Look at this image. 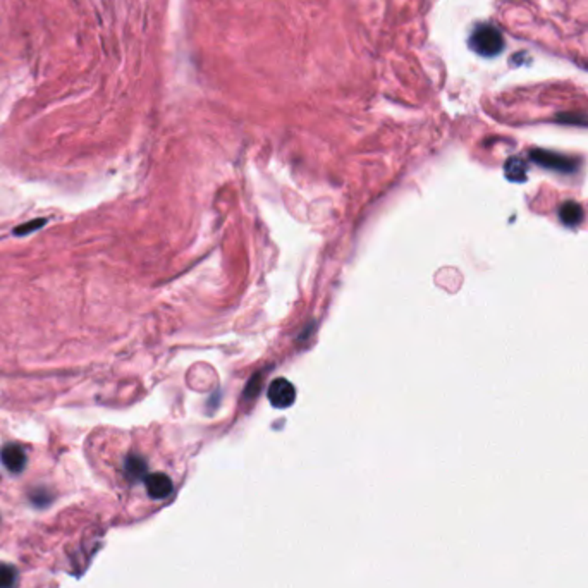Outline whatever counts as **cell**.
I'll return each mask as SVG.
<instances>
[{
	"label": "cell",
	"instance_id": "obj_1",
	"mask_svg": "<svg viewBox=\"0 0 588 588\" xmlns=\"http://www.w3.org/2000/svg\"><path fill=\"white\" fill-rule=\"evenodd\" d=\"M504 47L503 33L492 24H478L470 35V48L482 57H497Z\"/></svg>",
	"mask_w": 588,
	"mask_h": 588
},
{
	"label": "cell",
	"instance_id": "obj_2",
	"mask_svg": "<svg viewBox=\"0 0 588 588\" xmlns=\"http://www.w3.org/2000/svg\"><path fill=\"white\" fill-rule=\"evenodd\" d=\"M530 157H532L533 162L540 165V167L550 169V171L562 172V174L577 172V169L579 165L577 159H571V157H566L557 152L542 150V148H535V150L530 152Z\"/></svg>",
	"mask_w": 588,
	"mask_h": 588
},
{
	"label": "cell",
	"instance_id": "obj_3",
	"mask_svg": "<svg viewBox=\"0 0 588 588\" xmlns=\"http://www.w3.org/2000/svg\"><path fill=\"white\" fill-rule=\"evenodd\" d=\"M268 399L275 408H289L296 399V389L289 380L275 379L268 386Z\"/></svg>",
	"mask_w": 588,
	"mask_h": 588
},
{
	"label": "cell",
	"instance_id": "obj_4",
	"mask_svg": "<svg viewBox=\"0 0 588 588\" xmlns=\"http://www.w3.org/2000/svg\"><path fill=\"white\" fill-rule=\"evenodd\" d=\"M0 459L11 473H21L26 466V453L18 444H7L4 447L2 453H0Z\"/></svg>",
	"mask_w": 588,
	"mask_h": 588
},
{
	"label": "cell",
	"instance_id": "obj_5",
	"mask_svg": "<svg viewBox=\"0 0 588 588\" xmlns=\"http://www.w3.org/2000/svg\"><path fill=\"white\" fill-rule=\"evenodd\" d=\"M559 219L568 227H577L583 222V209L577 201H565L559 209Z\"/></svg>",
	"mask_w": 588,
	"mask_h": 588
},
{
	"label": "cell",
	"instance_id": "obj_6",
	"mask_svg": "<svg viewBox=\"0 0 588 588\" xmlns=\"http://www.w3.org/2000/svg\"><path fill=\"white\" fill-rule=\"evenodd\" d=\"M504 171H506V177L513 183H525L527 181V164L521 157H511L508 159L506 165H504Z\"/></svg>",
	"mask_w": 588,
	"mask_h": 588
},
{
	"label": "cell",
	"instance_id": "obj_7",
	"mask_svg": "<svg viewBox=\"0 0 588 588\" xmlns=\"http://www.w3.org/2000/svg\"><path fill=\"white\" fill-rule=\"evenodd\" d=\"M18 582V569L11 565H0V588H14Z\"/></svg>",
	"mask_w": 588,
	"mask_h": 588
},
{
	"label": "cell",
	"instance_id": "obj_8",
	"mask_svg": "<svg viewBox=\"0 0 588 588\" xmlns=\"http://www.w3.org/2000/svg\"><path fill=\"white\" fill-rule=\"evenodd\" d=\"M126 473L130 475L131 478H142L145 473H147V465L142 458L138 456H130L126 461Z\"/></svg>",
	"mask_w": 588,
	"mask_h": 588
},
{
	"label": "cell",
	"instance_id": "obj_9",
	"mask_svg": "<svg viewBox=\"0 0 588 588\" xmlns=\"http://www.w3.org/2000/svg\"><path fill=\"white\" fill-rule=\"evenodd\" d=\"M45 222H47V221H45V219H35V221H30V222H26V224H21L18 229L14 231V234H16V236L30 234V233H33V231L41 229V227L45 226Z\"/></svg>",
	"mask_w": 588,
	"mask_h": 588
}]
</instances>
